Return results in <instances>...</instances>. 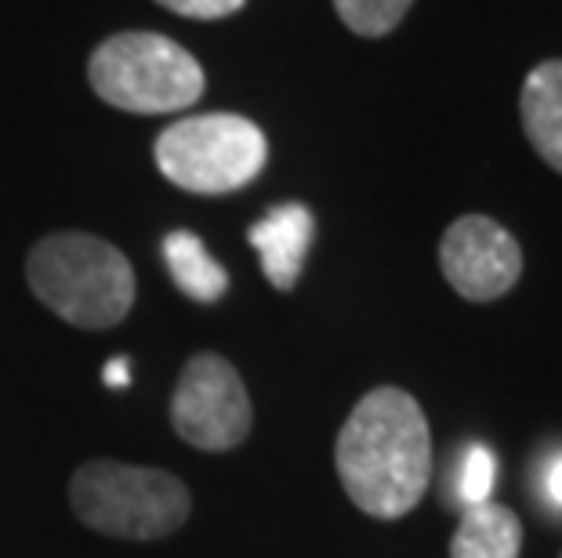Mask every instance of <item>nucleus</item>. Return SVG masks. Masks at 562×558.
<instances>
[{
	"label": "nucleus",
	"instance_id": "1",
	"mask_svg": "<svg viewBox=\"0 0 562 558\" xmlns=\"http://www.w3.org/2000/svg\"><path fill=\"white\" fill-rule=\"evenodd\" d=\"M349 501L374 519H403L432 482V432L411 391L381 385L356 402L334 446Z\"/></svg>",
	"mask_w": 562,
	"mask_h": 558
},
{
	"label": "nucleus",
	"instance_id": "2",
	"mask_svg": "<svg viewBox=\"0 0 562 558\" xmlns=\"http://www.w3.org/2000/svg\"><path fill=\"white\" fill-rule=\"evenodd\" d=\"M33 294L80 330L116 327L135 305V269L124 251L91 232H52L26 258Z\"/></svg>",
	"mask_w": 562,
	"mask_h": 558
},
{
	"label": "nucleus",
	"instance_id": "3",
	"mask_svg": "<svg viewBox=\"0 0 562 558\" xmlns=\"http://www.w3.org/2000/svg\"><path fill=\"white\" fill-rule=\"evenodd\" d=\"M88 80L105 105L138 116L182 113L207 88L200 58L164 33L146 30L116 33L94 47Z\"/></svg>",
	"mask_w": 562,
	"mask_h": 558
},
{
	"label": "nucleus",
	"instance_id": "4",
	"mask_svg": "<svg viewBox=\"0 0 562 558\" xmlns=\"http://www.w3.org/2000/svg\"><path fill=\"white\" fill-rule=\"evenodd\" d=\"M69 504L83 526L121 540H160L189 519L193 497L171 471L88 460L69 479Z\"/></svg>",
	"mask_w": 562,
	"mask_h": 558
},
{
	"label": "nucleus",
	"instance_id": "5",
	"mask_svg": "<svg viewBox=\"0 0 562 558\" xmlns=\"http://www.w3.org/2000/svg\"><path fill=\"white\" fill-rule=\"evenodd\" d=\"M153 157L171 185L200 196H222L255 182L269 160V141L247 116L200 113L160 130Z\"/></svg>",
	"mask_w": 562,
	"mask_h": 558
},
{
	"label": "nucleus",
	"instance_id": "6",
	"mask_svg": "<svg viewBox=\"0 0 562 558\" xmlns=\"http://www.w3.org/2000/svg\"><path fill=\"white\" fill-rule=\"evenodd\" d=\"M250 396L236 366L218 352H196L171 396V424L203 454H229L250 435Z\"/></svg>",
	"mask_w": 562,
	"mask_h": 558
},
{
	"label": "nucleus",
	"instance_id": "7",
	"mask_svg": "<svg viewBox=\"0 0 562 558\" xmlns=\"http://www.w3.org/2000/svg\"><path fill=\"white\" fill-rule=\"evenodd\" d=\"M439 269L464 301H497L522 276L519 240L486 215H464L442 232Z\"/></svg>",
	"mask_w": 562,
	"mask_h": 558
},
{
	"label": "nucleus",
	"instance_id": "8",
	"mask_svg": "<svg viewBox=\"0 0 562 558\" xmlns=\"http://www.w3.org/2000/svg\"><path fill=\"white\" fill-rule=\"evenodd\" d=\"M247 240L258 251L272 287L294 291V283L302 280L308 247L316 240V218L305 204H280L261 221L250 225Z\"/></svg>",
	"mask_w": 562,
	"mask_h": 558
},
{
	"label": "nucleus",
	"instance_id": "9",
	"mask_svg": "<svg viewBox=\"0 0 562 558\" xmlns=\"http://www.w3.org/2000/svg\"><path fill=\"white\" fill-rule=\"evenodd\" d=\"M522 130L548 168L562 174V58L533 66L519 94Z\"/></svg>",
	"mask_w": 562,
	"mask_h": 558
},
{
	"label": "nucleus",
	"instance_id": "10",
	"mask_svg": "<svg viewBox=\"0 0 562 558\" xmlns=\"http://www.w3.org/2000/svg\"><path fill=\"white\" fill-rule=\"evenodd\" d=\"M522 526L519 515L505 504H469L453 529L450 558H519Z\"/></svg>",
	"mask_w": 562,
	"mask_h": 558
},
{
	"label": "nucleus",
	"instance_id": "11",
	"mask_svg": "<svg viewBox=\"0 0 562 558\" xmlns=\"http://www.w3.org/2000/svg\"><path fill=\"white\" fill-rule=\"evenodd\" d=\"M164 261L171 272L175 287L186 294L189 301L211 305L229 291V272L211 258L203 240L189 229H175L164 236Z\"/></svg>",
	"mask_w": 562,
	"mask_h": 558
},
{
	"label": "nucleus",
	"instance_id": "12",
	"mask_svg": "<svg viewBox=\"0 0 562 558\" xmlns=\"http://www.w3.org/2000/svg\"><path fill=\"white\" fill-rule=\"evenodd\" d=\"M411 4L414 0H334V11L356 37H389Z\"/></svg>",
	"mask_w": 562,
	"mask_h": 558
},
{
	"label": "nucleus",
	"instance_id": "13",
	"mask_svg": "<svg viewBox=\"0 0 562 558\" xmlns=\"http://www.w3.org/2000/svg\"><path fill=\"white\" fill-rule=\"evenodd\" d=\"M494 486H497V457L480 443L469 446V454L461 460V475H458V493H461L464 508L490 501Z\"/></svg>",
	"mask_w": 562,
	"mask_h": 558
},
{
	"label": "nucleus",
	"instance_id": "14",
	"mask_svg": "<svg viewBox=\"0 0 562 558\" xmlns=\"http://www.w3.org/2000/svg\"><path fill=\"white\" fill-rule=\"evenodd\" d=\"M160 8L175 11V15H186V19H229L236 11L244 8V0H157Z\"/></svg>",
	"mask_w": 562,
	"mask_h": 558
},
{
	"label": "nucleus",
	"instance_id": "15",
	"mask_svg": "<svg viewBox=\"0 0 562 558\" xmlns=\"http://www.w3.org/2000/svg\"><path fill=\"white\" fill-rule=\"evenodd\" d=\"M544 490H548V497H552V504L562 508V454H555L552 465H548V471H544Z\"/></svg>",
	"mask_w": 562,
	"mask_h": 558
},
{
	"label": "nucleus",
	"instance_id": "16",
	"mask_svg": "<svg viewBox=\"0 0 562 558\" xmlns=\"http://www.w3.org/2000/svg\"><path fill=\"white\" fill-rule=\"evenodd\" d=\"M105 385H110V388H127V360H121V355H116V360L113 363H105Z\"/></svg>",
	"mask_w": 562,
	"mask_h": 558
}]
</instances>
